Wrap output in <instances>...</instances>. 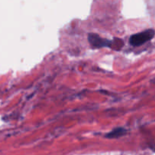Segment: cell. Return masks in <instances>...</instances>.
<instances>
[{
    "label": "cell",
    "mask_w": 155,
    "mask_h": 155,
    "mask_svg": "<svg viewBox=\"0 0 155 155\" xmlns=\"http://www.w3.org/2000/svg\"><path fill=\"white\" fill-rule=\"evenodd\" d=\"M155 36V30L153 29H148L146 30L135 33L130 37V44L133 46H139L148 41L151 40Z\"/></svg>",
    "instance_id": "obj_1"
},
{
    "label": "cell",
    "mask_w": 155,
    "mask_h": 155,
    "mask_svg": "<svg viewBox=\"0 0 155 155\" xmlns=\"http://www.w3.org/2000/svg\"><path fill=\"white\" fill-rule=\"evenodd\" d=\"M88 40L90 45L95 48H102V47L112 48V45H113V40L104 39L95 33H89L88 36Z\"/></svg>",
    "instance_id": "obj_2"
},
{
    "label": "cell",
    "mask_w": 155,
    "mask_h": 155,
    "mask_svg": "<svg viewBox=\"0 0 155 155\" xmlns=\"http://www.w3.org/2000/svg\"><path fill=\"white\" fill-rule=\"evenodd\" d=\"M127 131L126 129L123 128V127H118V128L114 129L112 131H110V133H107L105 137L108 138V139H117V138L124 136L127 133Z\"/></svg>",
    "instance_id": "obj_3"
}]
</instances>
